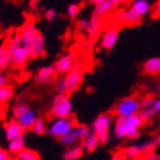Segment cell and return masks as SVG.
Here are the masks:
<instances>
[{
	"mask_svg": "<svg viewBox=\"0 0 160 160\" xmlns=\"http://www.w3.org/2000/svg\"><path fill=\"white\" fill-rule=\"evenodd\" d=\"M31 107L26 102H18L16 103L13 109H12V115H13V120H17L18 117H21L26 111H29Z\"/></svg>",
	"mask_w": 160,
	"mask_h": 160,
	"instance_id": "obj_27",
	"label": "cell"
},
{
	"mask_svg": "<svg viewBox=\"0 0 160 160\" xmlns=\"http://www.w3.org/2000/svg\"><path fill=\"white\" fill-rule=\"evenodd\" d=\"M26 133V129L23 126H21V124L17 121V120H9L4 124V134L7 141H13L17 139L20 137H23Z\"/></svg>",
	"mask_w": 160,
	"mask_h": 160,
	"instance_id": "obj_11",
	"label": "cell"
},
{
	"mask_svg": "<svg viewBox=\"0 0 160 160\" xmlns=\"http://www.w3.org/2000/svg\"><path fill=\"white\" fill-rule=\"evenodd\" d=\"M56 77H58V72H56L55 64H52L48 67L39 68L34 76V81L38 85H50L55 81Z\"/></svg>",
	"mask_w": 160,
	"mask_h": 160,
	"instance_id": "obj_9",
	"label": "cell"
},
{
	"mask_svg": "<svg viewBox=\"0 0 160 160\" xmlns=\"http://www.w3.org/2000/svg\"><path fill=\"white\" fill-rule=\"evenodd\" d=\"M4 113H5V106H4V104H2V103H0V118H3Z\"/></svg>",
	"mask_w": 160,
	"mask_h": 160,
	"instance_id": "obj_39",
	"label": "cell"
},
{
	"mask_svg": "<svg viewBox=\"0 0 160 160\" xmlns=\"http://www.w3.org/2000/svg\"><path fill=\"white\" fill-rule=\"evenodd\" d=\"M141 111L139 99L137 97H126L120 100L115 107V113L117 117H130L138 115Z\"/></svg>",
	"mask_w": 160,
	"mask_h": 160,
	"instance_id": "obj_6",
	"label": "cell"
},
{
	"mask_svg": "<svg viewBox=\"0 0 160 160\" xmlns=\"http://www.w3.org/2000/svg\"><path fill=\"white\" fill-rule=\"evenodd\" d=\"M159 154H156L155 151H151V152H147L145 155H141L138 156L135 160H159Z\"/></svg>",
	"mask_w": 160,
	"mask_h": 160,
	"instance_id": "obj_34",
	"label": "cell"
},
{
	"mask_svg": "<svg viewBox=\"0 0 160 160\" xmlns=\"http://www.w3.org/2000/svg\"><path fill=\"white\" fill-rule=\"evenodd\" d=\"M11 65L9 61V51H8L7 42L0 46V73H3V70Z\"/></svg>",
	"mask_w": 160,
	"mask_h": 160,
	"instance_id": "obj_26",
	"label": "cell"
},
{
	"mask_svg": "<svg viewBox=\"0 0 160 160\" xmlns=\"http://www.w3.org/2000/svg\"><path fill=\"white\" fill-rule=\"evenodd\" d=\"M92 3L95 4L94 16H97L99 18H103V17H106L107 14H109L111 12H113L121 2H120V0H92Z\"/></svg>",
	"mask_w": 160,
	"mask_h": 160,
	"instance_id": "obj_10",
	"label": "cell"
},
{
	"mask_svg": "<svg viewBox=\"0 0 160 160\" xmlns=\"http://www.w3.org/2000/svg\"><path fill=\"white\" fill-rule=\"evenodd\" d=\"M77 121L73 117H67V118H55L51 121V124L47 126V133L53 138H62L67 134H69L72 130L76 128Z\"/></svg>",
	"mask_w": 160,
	"mask_h": 160,
	"instance_id": "obj_4",
	"label": "cell"
},
{
	"mask_svg": "<svg viewBox=\"0 0 160 160\" xmlns=\"http://www.w3.org/2000/svg\"><path fill=\"white\" fill-rule=\"evenodd\" d=\"M159 112H160V99L156 98L152 106L146 108V109H141L138 115L141 116V118L143 121L147 122V121H152V120L156 117V115H159Z\"/></svg>",
	"mask_w": 160,
	"mask_h": 160,
	"instance_id": "obj_18",
	"label": "cell"
},
{
	"mask_svg": "<svg viewBox=\"0 0 160 160\" xmlns=\"http://www.w3.org/2000/svg\"><path fill=\"white\" fill-rule=\"evenodd\" d=\"M53 83H55V89H56V91H58V94H67V83H65V78H64V76L58 74V77L55 78Z\"/></svg>",
	"mask_w": 160,
	"mask_h": 160,
	"instance_id": "obj_30",
	"label": "cell"
},
{
	"mask_svg": "<svg viewBox=\"0 0 160 160\" xmlns=\"http://www.w3.org/2000/svg\"><path fill=\"white\" fill-rule=\"evenodd\" d=\"M76 64H78L77 56L74 53H67V55L60 56L58 59V61L55 62V68H56V72H58L59 76H64V74H67Z\"/></svg>",
	"mask_w": 160,
	"mask_h": 160,
	"instance_id": "obj_12",
	"label": "cell"
},
{
	"mask_svg": "<svg viewBox=\"0 0 160 160\" xmlns=\"http://www.w3.org/2000/svg\"><path fill=\"white\" fill-rule=\"evenodd\" d=\"M79 9H81L79 4H77V3H72V4H69L68 8H67V14H68V17L72 18V20H74L77 16L79 14Z\"/></svg>",
	"mask_w": 160,
	"mask_h": 160,
	"instance_id": "obj_31",
	"label": "cell"
},
{
	"mask_svg": "<svg viewBox=\"0 0 160 160\" xmlns=\"http://www.w3.org/2000/svg\"><path fill=\"white\" fill-rule=\"evenodd\" d=\"M29 60H30L29 55H28V52L25 51V48H23L22 46L18 47L16 51H13L12 55H9V61H11V64H13L16 68H23L29 62Z\"/></svg>",
	"mask_w": 160,
	"mask_h": 160,
	"instance_id": "obj_14",
	"label": "cell"
},
{
	"mask_svg": "<svg viewBox=\"0 0 160 160\" xmlns=\"http://www.w3.org/2000/svg\"><path fill=\"white\" fill-rule=\"evenodd\" d=\"M37 118H38L37 112H35L33 108H30V109L26 111L21 117L17 118V121L21 124V126H23V128H25V129L28 130V129H30V128L33 126V124L35 122Z\"/></svg>",
	"mask_w": 160,
	"mask_h": 160,
	"instance_id": "obj_22",
	"label": "cell"
},
{
	"mask_svg": "<svg viewBox=\"0 0 160 160\" xmlns=\"http://www.w3.org/2000/svg\"><path fill=\"white\" fill-rule=\"evenodd\" d=\"M8 82H9V76L5 74L4 72H3V73H0V87L8 85Z\"/></svg>",
	"mask_w": 160,
	"mask_h": 160,
	"instance_id": "obj_36",
	"label": "cell"
},
{
	"mask_svg": "<svg viewBox=\"0 0 160 160\" xmlns=\"http://www.w3.org/2000/svg\"><path fill=\"white\" fill-rule=\"evenodd\" d=\"M111 128H112V116L109 113H102L94 120L91 125V133L95 134L99 139L100 145H106L111 137Z\"/></svg>",
	"mask_w": 160,
	"mask_h": 160,
	"instance_id": "obj_2",
	"label": "cell"
},
{
	"mask_svg": "<svg viewBox=\"0 0 160 160\" xmlns=\"http://www.w3.org/2000/svg\"><path fill=\"white\" fill-rule=\"evenodd\" d=\"M17 160H41V156H39L38 152H35L34 150L23 148L17 155Z\"/></svg>",
	"mask_w": 160,
	"mask_h": 160,
	"instance_id": "obj_29",
	"label": "cell"
},
{
	"mask_svg": "<svg viewBox=\"0 0 160 160\" xmlns=\"http://www.w3.org/2000/svg\"><path fill=\"white\" fill-rule=\"evenodd\" d=\"M143 70L145 73L150 74V76H156L160 73V58L155 56V58H151L148 60L145 61L143 64Z\"/></svg>",
	"mask_w": 160,
	"mask_h": 160,
	"instance_id": "obj_20",
	"label": "cell"
},
{
	"mask_svg": "<svg viewBox=\"0 0 160 160\" xmlns=\"http://www.w3.org/2000/svg\"><path fill=\"white\" fill-rule=\"evenodd\" d=\"M0 160H12V156L8 154L7 150L0 148Z\"/></svg>",
	"mask_w": 160,
	"mask_h": 160,
	"instance_id": "obj_37",
	"label": "cell"
},
{
	"mask_svg": "<svg viewBox=\"0 0 160 160\" xmlns=\"http://www.w3.org/2000/svg\"><path fill=\"white\" fill-rule=\"evenodd\" d=\"M73 115V104L67 94H56L52 100L51 116L55 118H67Z\"/></svg>",
	"mask_w": 160,
	"mask_h": 160,
	"instance_id": "obj_3",
	"label": "cell"
},
{
	"mask_svg": "<svg viewBox=\"0 0 160 160\" xmlns=\"http://www.w3.org/2000/svg\"><path fill=\"white\" fill-rule=\"evenodd\" d=\"M56 16H58V12H56V9H53V8H47V9L44 11L43 17H44L46 21L52 22L56 18Z\"/></svg>",
	"mask_w": 160,
	"mask_h": 160,
	"instance_id": "obj_33",
	"label": "cell"
},
{
	"mask_svg": "<svg viewBox=\"0 0 160 160\" xmlns=\"http://www.w3.org/2000/svg\"><path fill=\"white\" fill-rule=\"evenodd\" d=\"M30 8H33V9H37V7H38V2L37 0H31V2L29 3Z\"/></svg>",
	"mask_w": 160,
	"mask_h": 160,
	"instance_id": "obj_40",
	"label": "cell"
},
{
	"mask_svg": "<svg viewBox=\"0 0 160 160\" xmlns=\"http://www.w3.org/2000/svg\"><path fill=\"white\" fill-rule=\"evenodd\" d=\"M25 143H26V141H25V135H23V137L17 138V139L9 141V142H8V148H7L8 154H9L11 156H12V155H16V156H17L23 148H26V147H25Z\"/></svg>",
	"mask_w": 160,
	"mask_h": 160,
	"instance_id": "obj_21",
	"label": "cell"
},
{
	"mask_svg": "<svg viewBox=\"0 0 160 160\" xmlns=\"http://www.w3.org/2000/svg\"><path fill=\"white\" fill-rule=\"evenodd\" d=\"M83 77H85V70H83V67L81 64H76L67 74H64L68 95L76 92L79 87H81V85L83 82Z\"/></svg>",
	"mask_w": 160,
	"mask_h": 160,
	"instance_id": "obj_8",
	"label": "cell"
},
{
	"mask_svg": "<svg viewBox=\"0 0 160 160\" xmlns=\"http://www.w3.org/2000/svg\"><path fill=\"white\" fill-rule=\"evenodd\" d=\"M111 160H126V159L124 158V155H122L121 151H120V152H116L113 156H112Z\"/></svg>",
	"mask_w": 160,
	"mask_h": 160,
	"instance_id": "obj_38",
	"label": "cell"
},
{
	"mask_svg": "<svg viewBox=\"0 0 160 160\" xmlns=\"http://www.w3.org/2000/svg\"><path fill=\"white\" fill-rule=\"evenodd\" d=\"M145 125V121L141 118L139 115L130 116V117H117L113 124L112 134L117 139H137L139 138L141 132L139 129Z\"/></svg>",
	"mask_w": 160,
	"mask_h": 160,
	"instance_id": "obj_1",
	"label": "cell"
},
{
	"mask_svg": "<svg viewBox=\"0 0 160 160\" xmlns=\"http://www.w3.org/2000/svg\"><path fill=\"white\" fill-rule=\"evenodd\" d=\"M130 9L137 16H139L141 18H143L145 16L148 14L151 9V4L147 0H133L130 4Z\"/></svg>",
	"mask_w": 160,
	"mask_h": 160,
	"instance_id": "obj_19",
	"label": "cell"
},
{
	"mask_svg": "<svg viewBox=\"0 0 160 160\" xmlns=\"http://www.w3.org/2000/svg\"><path fill=\"white\" fill-rule=\"evenodd\" d=\"M81 145H82V147H83V151L91 154V152H94V151L99 147L100 143H99V139H98L97 135L92 134V133H90V134L83 139V142L81 143Z\"/></svg>",
	"mask_w": 160,
	"mask_h": 160,
	"instance_id": "obj_24",
	"label": "cell"
},
{
	"mask_svg": "<svg viewBox=\"0 0 160 160\" xmlns=\"http://www.w3.org/2000/svg\"><path fill=\"white\" fill-rule=\"evenodd\" d=\"M85 154L83 147L82 145H76V146H72L68 147L65 150V152L62 154V159L64 160H78L79 158H82Z\"/></svg>",
	"mask_w": 160,
	"mask_h": 160,
	"instance_id": "obj_23",
	"label": "cell"
},
{
	"mask_svg": "<svg viewBox=\"0 0 160 160\" xmlns=\"http://www.w3.org/2000/svg\"><path fill=\"white\" fill-rule=\"evenodd\" d=\"M117 41H118V30L115 26H111L103 33L100 39V46L106 51H109L116 46Z\"/></svg>",
	"mask_w": 160,
	"mask_h": 160,
	"instance_id": "obj_13",
	"label": "cell"
},
{
	"mask_svg": "<svg viewBox=\"0 0 160 160\" xmlns=\"http://www.w3.org/2000/svg\"><path fill=\"white\" fill-rule=\"evenodd\" d=\"M87 25H89V20H87V18H81V20L77 22L78 29L82 30V31H85V30L87 29Z\"/></svg>",
	"mask_w": 160,
	"mask_h": 160,
	"instance_id": "obj_35",
	"label": "cell"
},
{
	"mask_svg": "<svg viewBox=\"0 0 160 160\" xmlns=\"http://www.w3.org/2000/svg\"><path fill=\"white\" fill-rule=\"evenodd\" d=\"M116 18L122 22V23H129V25H135V23H139V21L142 20L139 16L135 14L130 8L128 9H122V11H118L116 13Z\"/></svg>",
	"mask_w": 160,
	"mask_h": 160,
	"instance_id": "obj_17",
	"label": "cell"
},
{
	"mask_svg": "<svg viewBox=\"0 0 160 160\" xmlns=\"http://www.w3.org/2000/svg\"><path fill=\"white\" fill-rule=\"evenodd\" d=\"M39 34H41V31L35 28L33 21L25 22L22 25V28L20 29V31H18V35H20V39H21V46L28 52L29 58H30L31 48H33V44L35 43Z\"/></svg>",
	"mask_w": 160,
	"mask_h": 160,
	"instance_id": "obj_5",
	"label": "cell"
},
{
	"mask_svg": "<svg viewBox=\"0 0 160 160\" xmlns=\"http://www.w3.org/2000/svg\"><path fill=\"white\" fill-rule=\"evenodd\" d=\"M91 133L90 126H87L85 124H77L76 128L72 130L69 134H67L65 137L60 138V143L65 147H72L76 145H81L83 142V139Z\"/></svg>",
	"mask_w": 160,
	"mask_h": 160,
	"instance_id": "obj_7",
	"label": "cell"
},
{
	"mask_svg": "<svg viewBox=\"0 0 160 160\" xmlns=\"http://www.w3.org/2000/svg\"><path fill=\"white\" fill-rule=\"evenodd\" d=\"M160 143V137L159 135H154V137L148 138L146 142H142V143H137V145H134L135 150H137L138 155H145L147 152H151V151H155L156 147L159 146Z\"/></svg>",
	"mask_w": 160,
	"mask_h": 160,
	"instance_id": "obj_15",
	"label": "cell"
},
{
	"mask_svg": "<svg viewBox=\"0 0 160 160\" xmlns=\"http://www.w3.org/2000/svg\"><path fill=\"white\" fill-rule=\"evenodd\" d=\"M30 129L38 135H43L44 133H47V124H46V121L42 117H38Z\"/></svg>",
	"mask_w": 160,
	"mask_h": 160,
	"instance_id": "obj_28",
	"label": "cell"
},
{
	"mask_svg": "<svg viewBox=\"0 0 160 160\" xmlns=\"http://www.w3.org/2000/svg\"><path fill=\"white\" fill-rule=\"evenodd\" d=\"M155 97H145L143 99L139 100V104H141V109H146L148 107H151L154 104V102H155Z\"/></svg>",
	"mask_w": 160,
	"mask_h": 160,
	"instance_id": "obj_32",
	"label": "cell"
},
{
	"mask_svg": "<svg viewBox=\"0 0 160 160\" xmlns=\"http://www.w3.org/2000/svg\"><path fill=\"white\" fill-rule=\"evenodd\" d=\"M13 97H14V87L12 85L8 83L3 87H0V103H2V104H4V106L8 104Z\"/></svg>",
	"mask_w": 160,
	"mask_h": 160,
	"instance_id": "obj_25",
	"label": "cell"
},
{
	"mask_svg": "<svg viewBox=\"0 0 160 160\" xmlns=\"http://www.w3.org/2000/svg\"><path fill=\"white\" fill-rule=\"evenodd\" d=\"M102 28H103L102 18H99V17H97V16L92 14V17L89 20V25H87V29H86L90 41H95V39H97V37L100 34V31H102Z\"/></svg>",
	"mask_w": 160,
	"mask_h": 160,
	"instance_id": "obj_16",
	"label": "cell"
}]
</instances>
